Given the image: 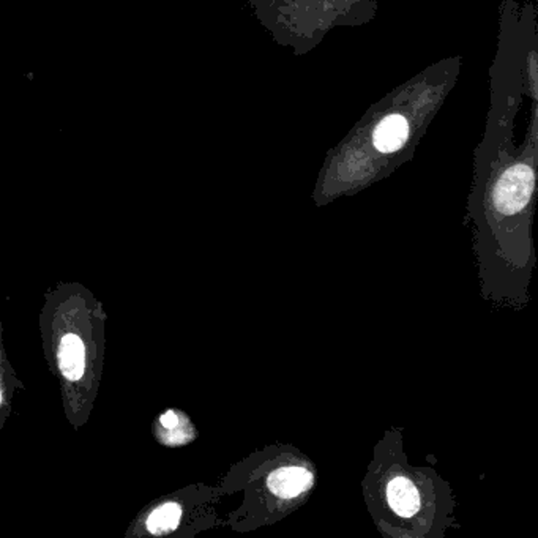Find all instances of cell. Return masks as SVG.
Instances as JSON below:
<instances>
[{
	"label": "cell",
	"instance_id": "4",
	"mask_svg": "<svg viewBox=\"0 0 538 538\" xmlns=\"http://www.w3.org/2000/svg\"><path fill=\"white\" fill-rule=\"evenodd\" d=\"M59 366L70 383H78L85 373V347L78 335L68 334L60 341Z\"/></svg>",
	"mask_w": 538,
	"mask_h": 538
},
{
	"label": "cell",
	"instance_id": "7",
	"mask_svg": "<svg viewBox=\"0 0 538 538\" xmlns=\"http://www.w3.org/2000/svg\"><path fill=\"white\" fill-rule=\"evenodd\" d=\"M180 518H182V509L179 503H163L150 513L147 529L154 535H164V533H173L174 529L179 526Z\"/></svg>",
	"mask_w": 538,
	"mask_h": 538
},
{
	"label": "cell",
	"instance_id": "2",
	"mask_svg": "<svg viewBox=\"0 0 538 538\" xmlns=\"http://www.w3.org/2000/svg\"><path fill=\"white\" fill-rule=\"evenodd\" d=\"M314 483V475L302 466L280 467L269 477L270 491L280 499L299 497Z\"/></svg>",
	"mask_w": 538,
	"mask_h": 538
},
{
	"label": "cell",
	"instance_id": "3",
	"mask_svg": "<svg viewBox=\"0 0 538 538\" xmlns=\"http://www.w3.org/2000/svg\"><path fill=\"white\" fill-rule=\"evenodd\" d=\"M387 503L396 514L406 518L419 513L422 505L417 486L404 475H396L390 480L387 484Z\"/></svg>",
	"mask_w": 538,
	"mask_h": 538
},
{
	"label": "cell",
	"instance_id": "1",
	"mask_svg": "<svg viewBox=\"0 0 538 538\" xmlns=\"http://www.w3.org/2000/svg\"><path fill=\"white\" fill-rule=\"evenodd\" d=\"M533 190V173L527 164L507 169L494 190V203L503 214H514L526 205Z\"/></svg>",
	"mask_w": 538,
	"mask_h": 538
},
{
	"label": "cell",
	"instance_id": "5",
	"mask_svg": "<svg viewBox=\"0 0 538 538\" xmlns=\"http://www.w3.org/2000/svg\"><path fill=\"white\" fill-rule=\"evenodd\" d=\"M409 134L407 120L400 114H392L377 125L374 132V145L379 152L392 154L406 143Z\"/></svg>",
	"mask_w": 538,
	"mask_h": 538
},
{
	"label": "cell",
	"instance_id": "6",
	"mask_svg": "<svg viewBox=\"0 0 538 538\" xmlns=\"http://www.w3.org/2000/svg\"><path fill=\"white\" fill-rule=\"evenodd\" d=\"M160 426V436L163 437V443L168 445H184L190 443L193 439L192 426L188 423L186 417L177 411H168L163 413L158 420Z\"/></svg>",
	"mask_w": 538,
	"mask_h": 538
},
{
	"label": "cell",
	"instance_id": "8",
	"mask_svg": "<svg viewBox=\"0 0 538 538\" xmlns=\"http://www.w3.org/2000/svg\"><path fill=\"white\" fill-rule=\"evenodd\" d=\"M4 403V392H2V377H0V406Z\"/></svg>",
	"mask_w": 538,
	"mask_h": 538
}]
</instances>
